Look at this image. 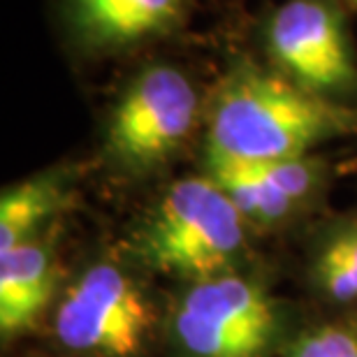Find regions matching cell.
<instances>
[{
    "label": "cell",
    "mask_w": 357,
    "mask_h": 357,
    "mask_svg": "<svg viewBox=\"0 0 357 357\" xmlns=\"http://www.w3.org/2000/svg\"><path fill=\"white\" fill-rule=\"evenodd\" d=\"M357 130V114L288 75L253 63L225 77L206 128V160L271 162L304 158L320 142Z\"/></svg>",
    "instance_id": "6da1fadb"
},
{
    "label": "cell",
    "mask_w": 357,
    "mask_h": 357,
    "mask_svg": "<svg viewBox=\"0 0 357 357\" xmlns=\"http://www.w3.org/2000/svg\"><path fill=\"white\" fill-rule=\"evenodd\" d=\"M246 218L211 176L172 183L135 234L132 248L149 269L190 283L232 271L244 251Z\"/></svg>",
    "instance_id": "7a4b0ae2"
},
{
    "label": "cell",
    "mask_w": 357,
    "mask_h": 357,
    "mask_svg": "<svg viewBox=\"0 0 357 357\" xmlns=\"http://www.w3.org/2000/svg\"><path fill=\"white\" fill-rule=\"evenodd\" d=\"M169 327L183 357H269L281 337V316L262 285L225 271L190 283Z\"/></svg>",
    "instance_id": "3957f363"
},
{
    "label": "cell",
    "mask_w": 357,
    "mask_h": 357,
    "mask_svg": "<svg viewBox=\"0 0 357 357\" xmlns=\"http://www.w3.org/2000/svg\"><path fill=\"white\" fill-rule=\"evenodd\" d=\"M153 313L123 269L100 262L70 285L56 309L54 330L66 348L98 357H139Z\"/></svg>",
    "instance_id": "277c9868"
},
{
    "label": "cell",
    "mask_w": 357,
    "mask_h": 357,
    "mask_svg": "<svg viewBox=\"0 0 357 357\" xmlns=\"http://www.w3.org/2000/svg\"><path fill=\"white\" fill-rule=\"evenodd\" d=\"M197 107V93L183 73L169 66L149 68L114 107L107 151L130 169L160 165L188 139Z\"/></svg>",
    "instance_id": "5b68a950"
},
{
    "label": "cell",
    "mask_w": 357,
    "mask_h": 357,
    "mask_svg": "<svg viewBox=\"0 0 357 357\" xmlns=\"http://www.w3.org/2000/svg\"><path fill=\"white\" fill-rule=\"evenodd\" d=\"M269 52L283 75L320 96L348 91L357 68L337 12L323 0H290L269 26Z\"/></svg>",
    "instance_id": "8992f818"
},
{
    "label": "cell",
    "mask_w": 357,
    "mask_h": 357,
    "mask_svg": "<svg viewBox=\"0 0 357 357\" xmlns=\"http://www.w3.org/2000/svg\"><path fill=\"white\" fill-rule=\"evenodd\" d=\"M59 265L47 241L31 239L0 255V332L5 339L33 327L54 302Z\"/></svg>",
    "instance_id": "52a82bcc"
},
{
    "label": "cell",
    "mask_w": 357,
    "mask_h": 357,
    "mask_svg": "<svg viewBox=\"0 0 357 357\" xmlns=\"http://www.w3.org/2000/svg\"><path fill=\"white\" fill-rule=\"evenodd\" d=\"M183 0H70V17L93 47H126L165 33Z\"/></svg>",
    "instance_id": "ba28073f"
},
{
    "label": "cell",
    "mask_w": 357,
    "mask_h": 357,
    "mask_svg": "<svg viewBox=\"0 0 357 357\" xmlns=\"http://www.w3.org/2000/svg\"><path fill=\"white\" fill-rule=\"evenodd\" d=\"M66 202L61 174H40L3 190L0 197V255L38 239L40 227Z\"/></svg>",
    "instance_id": "9c48e42d"
},
{
    "label": "cell",
    "mask_w": 357,
    "mask_h": 357,
    "mask_svg": "<svg viewBox=\"0 0 357 357\" xmlns=\"http://www.w3.org/2000/svg\"><path fill=\"white\" fill-rule=\"evenodd\" d=\"M206 176L216 181L246 220L274 223L295 209V202L281 195L260 172L244 162L206 160Z\"/></svg>",
    "instance_id": "30bf717a"
},
{
    "label": "cell",
    "mask_w": 357,
    "mask_h": 357,
    "mask_svg": "<svg viewBox=\"0 0 357 357\" xmlns=\"http://www.w3.org/2000/svg\"><path fill=\"white\" fill-rule=\"evenodd\" d=\"M316 283L337 302L357 299V227L339 230L316 260Z\"/></svg>",
    "instance_id": "8fae6325"
},
{
    "label": "cell",
    "mask_w": 357,
    "mask_h": 357,
    "mask_svg": "<svg viewBox=\"0 0 357 357\" xmlns=\"http://www.w3.org/2000/svg\"><path fill=\"white\" fill-rule=\"evenodd\" d=\"M290 357H357V334L346 327H318L297 339Z\"/></svg>",
    "instance_id": "7c38bea8"
},
{
    "label": "cell",
    "mask_w": 357,
    "mask_h": 357,
    "mask_svg": "<svg viewBox=\"0 0 357 357\" xmlns=\"http://www.w3.org/2000/svg\"><path fill=\"white\" fill-rule=\"evenodd\" d=\"M355 3H357V0H355Z\"/></svg>",
    "instance_id": "4fadbf2b"
}]
</instances>
